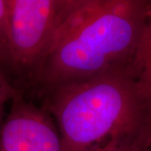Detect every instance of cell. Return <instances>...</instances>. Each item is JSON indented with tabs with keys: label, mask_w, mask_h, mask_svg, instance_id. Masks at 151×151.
Returning <instances> with one entry per match:
<instances>
[{
	"label": "cell",
	"mask_w": 151,
	"mask_h": 151,
	"mask_svg": "<svg viewBox=\"0 0 151 151\" xmlns=\"http://www.w3.org/2000/svg\"><path fill=\"white\" fill-rule=\"evenodd\" d=\"M150 7L137 0H72L34 77L50 92L127 66Z\"/></svg>",
	"instance_id": "obj_1"
},
{
	"label": "cell",
	"mask_w": 151,
	"mask_h": 151,
	"mask_svg": "<svg viewBox=\"0 0 151 151\" xmlns=\"http://www.w3.org/2000/svg\"><path fill=\"white\" fill-rule=\"evenodd\" d=\"M65 151H124L145 144L147 117L127 66L50 92Z\"/></svg>",
	"instance_id": "obj_2"
},
{
	"label": "cell",
	"mask_w": 151,
	"mask_h": 151,
	"mask_svg": "<svg viewBox=\"0 0 151 151\" xmlns=\"http://www.w3.org/2000/svg\"><path fill=\"white\" fill-rule=\"evenodd\" d=\"M8 1V39L2 65L19 73H34L47 54L72 0Z\"/></svg>",
	"instance_id": "obj_3"
},
{
	"label": "cell",
	"mask_w": 151,
	"mask_h": 151,
	"mask_svg": "<svg viewBox=\"0 0 151 151\" xmlns=\"http://www.w3.org/2000/svg\"><path fill=\"white\" fill-rule=\"evenodd\" d=\"M0 151H65L48 113L18 92L0 129Z\"/></svg>",
	"instance_id": "obj_4"
},
{
	"label": "cell",
	"mask_w": 151,
	"mask_h": 151,
	"mask_svg": "<svg viewBox=\"0 0 151 151\" xmlns=\"http://www.w3.org/2000/svg\"><path fill=\"white\" fill-rule=\"evenodd\" d=\"M128 70L137 86L144 103L147 117L146 139L151 133V18L148 19L142 32L134 55L127 65Z\"/></svg>",
	"instance_id": "obj_5"
},
{
	"label": "cell",
	"mask_w": 151,
	"mask_h": 151,
	"mask_svg": "<svg viewBox=\"0 0 151 151\" xmlns=\"http://www.w3.org/2000/svg\"><path fill=\"white\" fill-rule=\"evenodd\" d=\"M9 9L8 0H0V64L5 56L8 29H9Z\"/></svg>",
	"instance_id": "obj_6"
},
{
	"label": "cell",
	"mask_w": 151,
	"mask_h": 151,
	"mask_svg": "<svg viewBox=\"0 0 151 151\" xmlns=\"http://www.w3.org/2000/svg\"><path fill=\"white\" fill-rule=\"evenodd\" d=\"M18 91L11 85L2 72H0V113L6 103L9 100H13L16 96Z\"/></svg>",
	"instance_id": "obj_7"
},
{
	"label": "cell",
	"mask_w": 151,
	"mask_h": 151,
	"mask_svg": "<svg viewBox=\"0 0 151 151\" xmlns=\"http://www.w3.org/2000/svg\"><path fill=\"white\" fill-rule=\"evenodd\" d=\"M124 151H151V143L147 145H137Z\"/></svg>",
	"instance_id": "obj_8"
},
{
	"label": "cell",
	"mask_w": 151,
	"mask_h": 151,
	"mask_svg": "<svg viewBox=\"0 0 151 151\" xmlns=\"http://www.w3.org/2000/svg\"><path fill=\"white\" fill-rule=\"evenodd\" d=\"M148 17H150V18H151V6L150 7V9H149V13H148Z\"/></svg>",
	"instance_id": "obj_9"
}]
</instances>
